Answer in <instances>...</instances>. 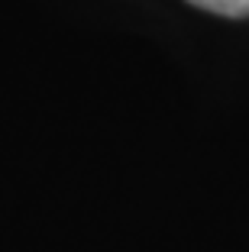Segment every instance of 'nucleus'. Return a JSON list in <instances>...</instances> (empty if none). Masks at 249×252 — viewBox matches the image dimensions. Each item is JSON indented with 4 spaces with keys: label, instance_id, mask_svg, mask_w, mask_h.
Masks as SVG:
<instances>
[{
    "label": "nucleus",
    "instance_id": "nucleus-1",
    "mask_svg": "<svg viewBox=\"0 0 249 252\" xmlns=\"http://www.w3.org/2000/svg\"><path fill=\"white\" fill-rule=\"evenodd\" d=\"M188 3L220 16H249V0H188Z\"/></svg>",
    "mask_w": 249,
    "mask_h": 252
}]
</instances>
